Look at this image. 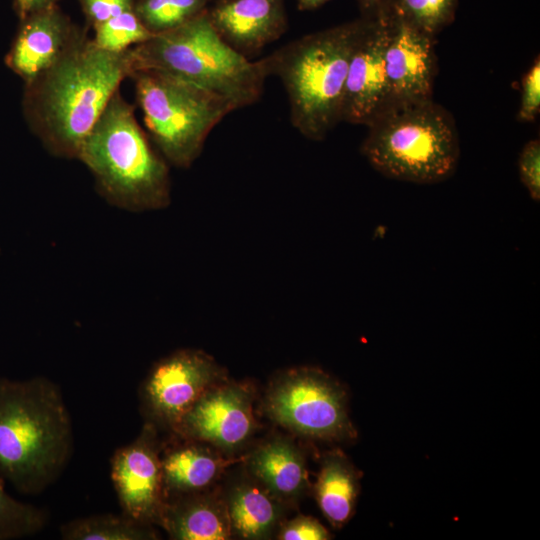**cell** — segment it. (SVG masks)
<instances>
[{
  "instance_id": "1",
  "label": "cell",
  "mask_w": 540,
  "mask_h": 540,
  "mask_svg": "<svg viewBox=\"0 0 540 540\" xmlns=\"http://www.w3.org/2000/svg\"><path fill=\"white\" fill-rule=\"evenodd\" d=\"M131 72L128 50L106 51L78 32L57 60L26 84L24 110L45 148L58 157L76 158Z\"/></svg>"
},
{
  "instance_id": "2",
  "label": "cell",
  "mask_w": 540,
  "mask_h": 540,
  "mask_svg": "<svg viewBox=\"0 0 540 540\" xmlns=\"http://www.w3.org/2000/svg\"><path fill=\"white\" fill-rule=\"evenodd\" d=\"M74 436L59 386L44 376L0 377V479L38 495L67 466Z\"/></svg>"
},
{
  "instance_id": "3",
  "label": "cell",
  "mask_w": 540,
  "mask_h": 540,
  "mask_svg": "<svg viewBox=\"0 0 540 540\" xmlns=\"http://www.w3.org/2000/svg\"><path fill=\"white\" fill-rule=\"evenodd\" d=\"M101 196L130 212L166 208L171 201L167 161L150 144L134 108L119 90L83 140L77 154Z\"/></svg>"
},
{
  "instance_id": "4",
  "label": "cell",
  "mask_w": 540,
  "mask_h": 540,
  "mask_svg": "<svg viewBox=\"0 0 540 540\" xmlns=\"http://www.w3.org/2000/svg\"><path fill=\"white\" fill-rule=\"evenodd\" d=\"M128 53L132 72L167 73L224 98L235 110L255 103L270 75L267 57L250 61L231 47L214 28L207 10L131 47Z\"/></svg>"
},
{
  "instance_id": "5",
  "label": "cell",
  "mask_w": 540,
  "mask_h": 540,
  "mask_svg": "<svg viewBox=\"0 0 540 540\" xmlns=\"http://www.w3.org/2000/svg\"><path fill=\"white\" fill-rule=\"evenodd\" d=\"M368 17L301 37L267 56L286 90L292 125L320 141L341 122L350 59Z\"/></svg>"
},
{
  "instance_id": "6",
  "label": "cell",
  "mask_w": 540,
  "mask_h": 540,
  "mask_svg": "<svg viewBox=\"0 0 540 540\" xmlns=\"http://www.w3.org/2000/svg\"><path fill=\"white\" fill-rule=\"evenodd\" d=\"M367 127L361 153L388 178L435 184L457 169L460 144L454 119L432 99L393 102Z\"/></svg>"
},
{
  "instance_id": "7",
  "label": "cell",
  "mask_w": 540,
  "mask_h": 540,
  "mask_svg": "<svg viewBox=\"0 0 540 540\" xmlns=\"http://www.w3.org/2000/svg\"><path fill=\"white\" fill-rule=\"evenodd\" d=\"M129 77L153 142L179 168L193 164L211 130L235 110L224 98L161 71L138 69Z\"/></svg>"
},
{
  "instance_id": "8",
  "label": "cell",
  "mask_w": 540,
  "mask_h": 540,
  "mask_svg": "<svg viewBox=\"0 0 540 540\" xmlns=\"http://www.w3.org/2000/svg\"><path fill=\"white\" fill-rule=\"evenodd\" d=\"M266 410L274 421L304 436L343 439L354 434L344 390L318 369L282 374L268 392Z\"/></svg>"
},
{
  "instance_id": "9",
  "label": "cell",
  "mask_w": 540,
  "mask_h": 540,
  "mask_svg": "<svg viewBox=\"0 0 540 540\" xmlns=\"http://www.w3.org/2000/svg\"><path fill=\"white\" fill-rule=\"evenodd\" d=\"M221 375L214 359L200 350L181 349L162 358L151 368L141 388L147 422L173 432Z\"/></svg>"
},
{
  "instance_id": "10",
  "label": "cell",
  "mask_w": 540,
  "mask_h": 540,
  "mask_svg": "<svg viewBox=\"0 0 540 540\" xmlns=\"http://www.w3.org/2000/svg\"><path fill=\"white\" fill-rule=\"evenodd\" d=\"M161 448L156 426L146 422L139 435L115 450L110 460L121 513L153 526L159 525L165 504Z\"/></svg>"
},
{
  "instance_id": "11",
  "label": "cell",
  "mask_w": 540,
  "mask_h": 540,
  "mask_svg": "<svg viewBox=\"0 0 540 540\" xmlns=\"http://www.w3.org/2000/svg\"><path fill=\"white\" fill-rule=\"evenodd\" d=\"M367 17L350 59L341 113V121L366 126L393 103L385 62L388 11Z\"/></svg>"
},
{
  "instance_id": "12",
  "label": "cell",
  "mask_w": 540,
  "mask_h": 540,
  "mask_svg": "<svg viewBox=\"0 0 540 540\" xmlns=\"http://www.w3.org/2000/svg\"><path fill=\"white\" fill-rule=\"evenodd\" d=\"M254 428L251 396L238 385L213 386L182 417L173 432L180 437L238 447Z\"/></svg>"
},
{
  "instance_id": "13",
  "label": "cell",
  "mask_w": 540,
  "mask_h": 540,
  "mask_svg": "<svg viewBox=\"0 0 540 540\" xmlns=\"http://www.w3.org/2000/svg\"><path fill=\"white\" fill-rule=\"evenodd\" d=\"M389 35L385 51L392 102L432 99L436 74L435 40L387 6Z\"/></svg>"
},
{
  "instance_id": "14",
  "label": "cell",
  "mask_w": 540,
  "mask_h": 540,
  "mask_svg": "<svg viewBox=\"0 0 540 540\" xmlns=\"http://www.w3.org/2000/svg\"><path fill=\"white\" fill-rule=\"evenodd\" d=\"M78 32L57 5L31 14L21 20L6 63L28 84L57 60Z\"/></svg>"
},
{
  "instance_id": "15",
  "label": "cell",
  "mask_w": 540,
  "mask_h": 540,
  "mask_svg": "<svg viewBox=\"0 0 540 540\" xmlns=\"http://www.w3.org/2000/svg\"><path fill=\"white\" fill-rule=\"evenodd\" d=\"M208 14L219 35L245 56L279 39L287 27L283 0H223Z\"/></svg>"
},
{
  "instance_id": "16",
  "label": "cell",
  "mask_w": 540,
  "mask_h": 540,
  "mask_svg": "<svg viewBox=\"0 0 540 540\" xmlns=\"http://www.w3.org/2000/svg\"><path fill=\"white\" fill-rule=\"evenodd\" d=\"M159 525L176 540H223L232 532L225 500L203 491L166 499Z\"/></svg>"
},
{
  "instance_id": "17",
  "label": "cell",
  "mask_w": 540,
  "mask_h": 540,
  "mask_svg": "<svg viewBox=\"0 0 540 540\" xmlns=\"http://www.w3.org/2000/svg\"><path fill=\"white\" fill-rule=\"evenodd\" d=\"M183 438V442L161 449V467L165 500L203 491L231 463L200 441Z\"/></svg>"
},
{
  "instance_id": "18",
  "label": "cell",
  "mask_w": 540,
  "mask_h": 540,
  "mask_svg": "<svg viewBox=\"0 0 540 540\" xmlns=\"http://www.w3.org/2000/svg\"><path fill=\"white\" fill-rule=\"evenodd\" d=\"M249 466L256 480L279 500H293L306 489L305 461L285 439H274L257 449Z\"/></svg>"
},
{
  "instance_id": "19",
  "label": "cell",
  "mask_w": 540,
  "mask_h": 540,
  "mask_svg": "<svg viewBox=\"0 0 540 540\" xmlns=\"http://www.w3.org/2000/svg\"><path fill=\"white\" fill-rule=\"evenodd\" d=\"M277 500L259 482L234 485L225 500L232 531L244 539L269 536L281 516Z\"/></svg>"
},
{
  "instance_id": "20",
  "label": "cell",
  "mask_w": 540,
  "mask_h": 540,
  "mask_svg": "<svg viewBox=\"0 0 540 540\" xmlns=\"http://www.w3.org/2000/svg\"><path fill=\"white\" fill-rule=\"evenodd\" d=\"M359 492L358 474L340 453L325 455L315 486L317 503L334 527L352 516Z\"/></svg>"
},
{
  "instance_id": "21",
  "label": "cell",
  "mask_w": 540,
  "mask_h": 540,
  "mask_svg": "<svg viewBox=\"0 0 540 540\" xmlns=\"http://www.w3.org/2000/svg\"><path fill=\"white\" fill-rule=\"evenodd\" d=\"M64 540H151L157 538L153 525L121 513L98 514L65 522L59 528Z\"/></svg>"
},
{
  "instance_id": "22",
  "label": "cell",
  "mask_w": 540,
  "mask_h": 540,
  "mask_svg": "<svg viewBox=\"0 0 540 540\" xmlns=\"http://www.w3.org/2000/svg\"><path fill=\"white\" fill-rule=\"evenodd\" d=\"M209 0H139L134 12L153 34L172 30L203 12Z\"/></svg>"
},
{
  "instance_id": "23",
  "label": "cell",
  "mask_w": 540,
  "mask_h": 540,
  "mask_svg": "<svg viewBox=\"0 0 540 540\" xmlns=\"http://www.w3.org/2000/svg\"><path fill=\"white\" fill-rule=\"evenodd\" d=\"M0 479V540H14L40 532L47 523V513L33 504L12 497Z\"/></svg>"
},
{
  "instance_id": "24",
  "label": "cell",
  "mask_w": 540,
  "mask_h": 540,
  "mask_svg": "<svg viewBox=\"0 0 540 540\" xmlns=\"http://www.w3.org/2000/svg\"><path fill=\"white\" fill-rule=\"evenodd\" d=\"M458 0H391L387 7L416 28L435 37L453 22Z\"/></svg>"
},
{
  "instance_id": "25",
  "label": "cell",
  "mask_w": 540,
  "mask_h": 540,
  "mask_svg": "<svg viewBox=\"0 0 540 540\" xmlns=\"http://www.w3.org/2000/svg\"><path fill=\"white\" fill-rule=\"evenodd\" d=\"M93 42L106 51L124 52L154 35L144 26L133 10L108 19L95 28Z\"/></svg>"
},
{
  "instance_id": "26",
  "label": "cell",
  "mask_w": 540,
  "mask_h": 540,
  "mask_svg": "<svg viewBox=\"0 0 540 540\" xmlns=\"http://www.w3.org/2000/svg\"><path fill=\"white\" fill-rule=\"evenodd\" d=\"M519 176L531 198L540 200V141L532 139L522 148L518 159Z\"/></svg>"
},
{
  "instance_id": "27",
  "label": "cell",
  "mask_w": 540,
  "mask_h": 540,
  "mask_svg": "<svg viewBox=\"0 0 540 540\" xmlns=\"http://www.w3.org/2000/svg\"><path fill=\"white\" fill-rule=\"evenodd\" d=\"M540 111V61L537 57L522 79V95L517 119L532 122Z\"/></svg>"
},
{
  "instance_id": "28",
  "label": "cell",
  "mask_w": 540,
  "mask_h": 540,
  "mask_svg": "<svg viewBox=\"0 0 540 540\" xmlns=\"http://www.w3.org/2000/svg\"><path fill=\"white\" fill-rule=\"evenodd\" d=\"M329 532L316 519L308 516H298L288 522L280 531L282 540H326Z\"/></svg>"
},
{
  "instance_id": "29",
  "label": "cell",
  "mask_w": 540,
  "mask_h": 540,
  "mask_svg": "<svg viewBox=\"0 0 540 540\" xmlns=\"http://www.w3.org/2000/svg\"><path fill=\"white\" fill-rule=\"evenodd\" d=\"M83 11L95 28L108 19L134 9V0H80Z\"/></svg>"
},
{
  "instance_id": "30",
  "label": "cell",
  "mask_w": 540,
  "mask_h": 540,
  "mask_svg": "<svg viewBox=\"0 0 540 540\" xmlns=\"http://www.w3.org/2000/svg\"><path fill=\"white\" fill-rule=\"evenodd\" d=\"M58 0H15V6L20 19L44 9L56 6Z\"/></svg>"
},
{
  "instance_id": "31",
  "label": "cell",
  "mask_w": 540,
  "mask_h": 540,
  "mask_svg": "<svg viewBox=\"0 0 540 540\" xmlns=\"http://www.w3.org/2000/svg\"><path fill=\"white\" fill-rule=\"evenodd\" d=\"M365 16L372 15L386 7L391 0H358Z\"/></svg>"
},
{
  "instance_id": "32",
  "label": "cell",
  "mask_w": 540,
  "mask_h": 540,
  "mask_svg": "<svg viewBox=\"0 0 540 540\" xmlns=\"http://www.w3.org/2000/svg\"><path fill=\"white\" fill-rule=\"evenodd\" d=\"M297 1H298V8L300 10H312L323 5L325 2L329 0H297Z\"/></svg>"
}]
</instances>
